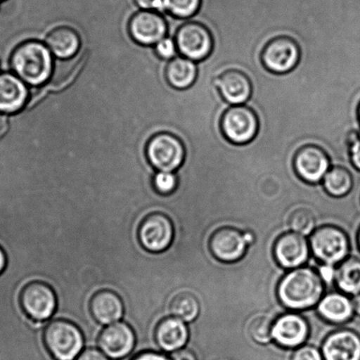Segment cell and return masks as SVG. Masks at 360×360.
<instances>
[{"label": "cell", "instance_id": "obj_34", "mask_svg": "<svg viewBox=\"0 0 360 360\" xmlns=\"http://www.w3.org/2000/svg\"><path fill=\"white\" fill-rule=\"evenodd\" d=\"M349 153L352 166L360 171V131H353L349 136Z\"/></svg>", "mask_w": 360, "mask_h": 360}, {"label": "cell", "instance_id": "obj_40", "mask_svg": "<svg viewBox=\"0 0 360 360\" xmlns=\"http://www.w3.org/2000/svg\"><path fill=\"white\" fill-rule=\"evenodd\" d=\"M352 300L355 314L360 316V292L353 296Z\"/></svg>", "mask_w": 360, "mask_h": 360}, {"label": "cell", "instance_id": "obj_11", "mask_svg": "<svg viewBox=\"0 0 360 360\" xmlns=\"http://www.w3.org/2000/svg\"><path fill=\"white\" fill-rule=\"evenodd\" d=\"M295 172L307 184H321L325 174L332 167V160L326 150L317 145L302 146L293 159Z\"/></svg>", "mask_w": 360, "mask_h": 360}, {"label": "cell", "instance_id": "obj_25", "mask_svg": "<svg viewBox=\"0 0 360 360\" xmlns=\"http://www.w3.org/2000/svg\"><path fill=\"white\" fill-rule=\"evenodd\" d=\"M335 283L345 295L360 292V257L349 256L335 267Z\"/></svg>", "mask_w": 360, "mask_h": 360}, {"label": "cell", "instance_id": "obj_5", "mask_svg": "<svg viewBox=\"0 0 360 360\" xmlns=\"http://www.w3.org/2000/svg\"><path fill=\"white\" fill-rule=\"evenodd\" d=\"M146 152L152 167L165 172L179 170L186 158L184 141L176 134L167 131L153 136L148 143Z\"/></svg>", "mask_w": 360, "mask_h": 360}, {"label": "cell", "instance_id": "obj_33", "mask_svg": "<svg viewBox=\"0 0 360 360\" xmlns=\"http://www.w3.org/2000/svg\"><path fill=\"white\" fill-rule=\"evenodd\" d=\"M291 360H324L321 352L316 346L302 345L293 352Z\"/></svg>", "mask_w": 360, "mask_h": 360}, {"label": "cell", "instance_id": "obj_39", "mask_svg": "<svg viewBox=\"0 0 360 360\" xmlns=\"http://www.w3.org/2000/svg\"><path fill=\"white\" fill-rule=\"evenodd\" d=\"M132 360H171L167 358V356L160 354V353L157 352H143L138 356H136L135 358Z\"/></svg>", "mask_w": 360, "mask_h": 360}, {"label": "cell", "instance_id": "obj_16", "mask_svg": "<svg viewBox=\"0 0 360 360\" xmlns=\"http://www.w3.org/2000/svg\"><path fill=\"white\" fill-rule=\"evenodd\" d=\"M216 86L220 96L230 106L245 105L252 96V83L243 70H225L216 78Z\"/></svg>", "mask_w": 360, "mask_h": 360}, {"label": "cell", "instance_id": "obj_38", "mask_svg": "<svg viewBox=\"0 0 360 360\" xmlns=\"http://www.w3.org/2000/svg\"><path fill=\"white\" fill-rule=\"evenodd\" d=\"M171 360H198L197 354L190 348H183L172 352Z\"/></svg>", "mask_w": 360, "mask_h": 360}, {"label": "cell", "instance_id": "obj_19", "mask_svg": "<svg viewBox=\"0 0 360 360\" xmlns=\"http://www.w3.org/2000/svg\"><path fill=\"white\" fill-rule=\"evenodd\" d=\"M155 340L163 351L174 352L183 349L190 340V328L176 317H167L157 325Z\"/></svg>", "mask_w": 360, "mask_h": 360}, {"label": "cell", "instance_id": "obj_28", "mask_svg": "<svg viewBox=\"0 0 360 360\" xmlns=\"http://www.w3.org/2000/svg\"><path fill=\"white\" fill-rule=\"evenodd\" d=\"M288 226L291 232L310 236L314 231L321 226L316 213L312 210L302 207L295 210L288 218Z\"/></svg>", "mask_w": 360, "mask_h": 360}, {"label": "cell", "instance_id": "obj_14", "mask_svg": "<svg viewBox=\"0 0 360 360\" xmlns=\"http://www.w3.org/2000/svg\"><path fill=\"white\" fill-rule=\"evenodd\" d=\"M250 247L244 232L231 226L215 231L210 242L213 256L223 263L243 259Z\"/></svg>", "mask_w": 360, "mask_h": 360}, {"label": "cell", "instance_id": "obj_21", "mask_svg": "<svg viewBox=\"0 0 360 360\" xmlns=\"http://www.w3.org/2000/svg\"><path fill=\"white\" fill-rule=\"evenodd\" d=\"M90 311L94 319L103 325L117 323L124 314V304L117 293L103 290L91 299Z\"/></svg>", "mask_w": 360, "mask_h": 360}, {"label": "cell", "instance_id": "obj_4", "mask_svg": "<svg viewBox=\"0 0 360 360\" xmlns=\"http://www.w3.org/2000/svg\"><path fill=\"white\" fill-rule=\"evenodd\" d=\"M44 341L56 360H75L84 346L82 331L66 320L51 321L44 331Z\"/></svg>", "mask_w": 360, "mask_h": 360}, {"label": "cell", "instance_id": "obj_42", "mask_svg": "<svg viewBox=\"0 0 360 360\" xmlns=\"http://www.w3.org/2000/svg\"><path fill=\"white\" fill-rule=\"evenodd\" d=\"M358 244H359V250H360V229L359 231V234H358Z\"/></svg>", "mask_w": 360, "mask_h": 360}, {"label": "cell", "instance_id": "obj_7", "mask_svg": "<svg viewBox=\"0 0 360 360\" xmlns=\"http://www.w3.org/2000/svg\"><path fill=\"white\" fill-rule=\"evenodd\" d=\"M178 53L195 63L205 60L213 50V37L204 24L195 20H183L176 30Z\"/></svg>", "mask_w": 360, "mask_h": 360}, {"label": "cell", "instance_id": "obj_23", "mask_svg": "<svg viewBox=\"0 0 360 360\" xmlns=\"http://www.w3.org/2000/svg\"><path fill=\"white\" fill-rule=\"evenodd\" d=\"M198 76V63L181 55L171 59L166 66L165 78L173 89L183 91L190 89L197 82Z\"/></svg>", "mask_w": 360, "mask_h": 360}, {"label": "cell", "instance_id": "obj_36", "mask_svg": "<svg viewBox=\"0 0 360 360\" xmlns=\"http://www.w3.org/2000/svg\"><path fill=\"white\" fill-rule=\"evenodd\" d=\"M318 272L323 278L324 283H330L335 281V267L333 265L323 264H321L319 267L317 268Z\"/></svg>", "mask_w": 360, "mask_h": 360}, {"label": "cell", "instance_id": "obj_6", "mask_svg": "<svg viewBox=\"0 0 360 360\" xmlns=\"http://www.w3.org/2000/svg\"><path fill=\"white\" fill-rule=\"evenodd\" d=\"M220 127L227 141L245 145L256 139L259 131V119L249 105L229 106L220 119Z\"/></svg>", "mask_w": 360, "mask_h": 360}, {"label": "cell", "instance_id": "obj_44", "mask_svg": "<svg viewBox=\"0 0 360 360\" xmlns=\"http://www.w3.org/2000/svg\"><path fill=\"white\" fill-rule=\"evenodd\" d=\"M0 1H5V0H0Z\"/></svg>", "mask_w": 360, "mask_h": 360}, {"label": "cell", "instance_id": "obj_35", "mask_svg": "<svg viewBox=\"0 0 360 360\" xmlns=\"http://www.w3.org/2000/svg\"><path fill=\"white\" fill-rule=\"evenodd\" d=\"M134 2L141 10L164 13L163 0H134Z\"/></svg>", "mask_w": 360, "mask_h": 360}, {"label": "cell", "instance_id": "obj_1", "mask_svg": "<svg viewBox=\"0 0 360 360\" xmlns=\"http://www.w3.org/2000/svg\"><path fill=\"white\" fill-rule=\"evenodd\" d=\"M325 283L317 269L302 266L288 271L278 286V297L289 311H303L318 305L325 292Z\"/></svg>", "mask_w": 360, "mask_h": 360}, {"label": "cell", "instance_id": "obj_32", "mask_svg": "<svg viewBox=\"0 0 360 360\" xmlns=\"http://www.w3.org/2000/svg\"><path fill=\"white\" fill-rule=\"evenodd\" d=\"M155 53L164 60H171L177 57L176 43L173 38L165 37L155 45Z\"/></svg>", "mask_w": 360, "mask_h": 360}, {"label": "cell", "instance_id": "obj_26", "mask_svg": "<svg viewBox=\"0 0 360 360\" xmlns=\"http://www.w3.org/2000/svg\"><path fill=\"white\" fill-rule=\"evenodd\" d=\"M321 184L328 195L333 198H344L352 191L354 178L347 167L333 165L325 174Z\"/></svg>", "mask_w": 360, "mask_h": 360}, {"label": "cell", "instance_id": "obj_20", "mask_svg": "<svg viewBox=\"0 0 360 360\" xmlns=\"http://www.w3.org/2000/svg\"><path fill=\"white\" fill-rule=\"evenodd\" d=\"M29 98L27 84L18 76L0 75V111L15 113L25 106Z\"/></svg>", "mask_w": 360, "mask_h": 360}, {"label": "cell", "instance_id": "obj_9", "mask_svg": "<svg viewBox=\"0 0 360 360\" xmlns=\"http://www.w3.org/2000/svg\"><path fill=\"white\" fill-rule=\"evenodd\" d=\"M174 226L169 217L153 212L142 220L139 229V240L146 250L153 253L169 249L174 239Z\"/></svg>", "mask_w": 360, "mask_h": 360}, {"label": "cell", "instance_id": "obj_15", "mask_svg": "<svg viewBox=\"0 0 360 360\" xmlns=\"http://www.w3.org/2000/svg\"><path fill=\"white\" fill-rule=\"evenodd\" d=\"M309 240L295 232L285 233L274 246V257L281 267L290 271L304 266L310 257Z\"/></svg>", "mask_w": 360, "mask_h": 360}, {"label": "cell", "instance_id": "obj_30", "mask_svg": "<svg viewBox=\"0 0 360 360\" xmlns=\"http://www.w3.org/2000/svg\"><path fill=\"white\" fill-rule=\"evenodd\" d=\"M274 319L266 316L255 318L249 326V334L255 342L261 345H269L274 342L272 328Z\"/></svg>", "mask_w": 360, "mask_h": 360}, {"label": "cell", "instance_id": "obj_2", "mask_svg": "<svg viewBox=\"0 0 360 360\" xmlns=\"http://www.w3.org/2000/svg\"><path fill=\"white\" fill-rule=\"evenodd\" d=\"M12 68L27 85H44L53 72V55L45 43L27 41L13 52Z\"/></svg>", "mask_w": 360, "mask_h": 360}, {"label": "cell", "instance_id": "obj_24", "mask_svg": "<svg viewBox=\"0 0 360 360\" xmlns=\"http://www.w3.org/2000/svg\"><path fill=\"white\" fill-rule=\"evenodd\" d=\"M45 44L56 58L69 59L78 53L82 41L75 30L60 26L55 27L48 34Z\"/></svg>", "mask_w": 360, "mask_h": 360}, {"label": "cell", "instance_id": "obj_3", "mask_svg": "<svg viewBox=\"0 0 360 360\" xmlns=\"http://www.w3.org/2000/svg\"><path fill=\"white\" fill-rule=\"evenodd\" d=\"M309 240L311 252L323 264L335 266L351 254L349 237L338 226H319L311 234Z\"/></svg>", "mask_w": 360, "mask_h": 360}, {"label": "cell", "instance_id": "obj_43", "mask_svg": "<svg viewBox=\"0 0 360 360\" xmlns=\"http://www.w3.org/2000/svg\"><path fill=\"white\" fill-rule=\"evenodd\" d=\"M358 117H359V124H360V103L359 105V108H358Z\"/></svg>", "mask_w": 360, "mask_h": 360}, {"label": "cell", "instance_id": "obj_22", "mask_svg": "<svg viewBox=\"0 0 360 360\" xmlns=\"http://www.w3.org/2000/svg\"><path fill=\"white\" fill-rule=\"evenodd\" d=\"M317 312L333 324H345L354 316L352 300L340 292L324 295L317 305Z\"/></svg>", "mask_w": 360, "mask_h": 360}, {"label": "cell", "instance_id": "obj_17", "mask_svg": "<svg viewBox=\"0 0 360 360\" xmlns=\"http://www.w3.org/2000/svg\"><path fill=\"white\" fill-rule=\"evenodd\" d=\"M324 360H360V335L349 328L330 332L321 345Z\"/></svg>", "mask_w": 360, "mask_h": 360}, {"label": "cell", "instance_id": "obj_12", "mask_svg": "<svg viewBox=\"0 0 360 360\" xmlns=\"http://www.w3.org/2000/svg\"><path fill=\"white\" fill-rule=\"evenodd\" d=\"M128 30L136 43L150 46L166 37L169 27L160 13L141 10L131 16Z\"/></svg>", "mask_w": 360, "mask_h": 360}, {"label": "cell", "instance_id": "obj_31", "mask_svg": "<svg viewBox=\"0 0 360 360\" xmlns=\"http://www.w3.org/2000/svg\"><path fill=\"white\" fill-rule=\"evenodd\" d=\"M153 187L158 193L167 195L176 192L179 185V177L174 172L158 171L153 177Z\"/></svg>", "mask_w": 360, "mask_h": 360}, {"label": "cell", "instance_id": "obj_41", "mask_svg": "<svg viewBox=\"0 0 360 360\" xmlns=\"http://www.w3.org/2000/svg\"><path fill=\"white\" fill-rule=\"evenodd\" d=\"M6 265V257L4 251L0 248V274L3 271H4V269Z\"/></svg>", "mask_w": 360, "mask_h": 360}, {"label": "cell", "instance_id": "obj_13", "mask_svg": "<svg viewBox=\"0 0 360 360\" xmlns=\"http://www.w3.org/2000/svg\"><path fill=\"white\" fill-rule=\"evenodd\" d=\"M309 334V321L302 314L292 311L278 317L272 328L276 344L288 349H297L304 345Z\"/></svg>", "mask_w": 360, "mask_h": 360}, {"label": "cell", "instance_id": "obj_8", "mask_svg": "<svg viewBox=\"0 0 360 360\" xmlns=\"http://www.w3.org/2000/svg\"><path fill=\"white\" fill-rule=\"evenodd\" d=\"M300 59L299 44L288 36L272 38L265 45L261 54L264 68L278 75L292 71L298 65Z\"/></svg>", "mask_w": 360, "mask_h": 360}, {"label": "cell", "instance_id": "obj_29", "mask_svg": "<svg viewBox=\"0 0 360 360\" xmlns=\"http://www.w3.org/2000/svg\"><path fill=\"white\" fill-rule=\"evenodd\" d=\"M200 6L201 0H163L164 13L179 20L191 19L197 15Z\"/></svg>", "mask_w": 360, "mask_h": 360}, {"label": "cell", "instance_id": "obj_18", "mask_svg": "<svg viewBox=\"0 0 360 360\" xmlns=\"http://www.w3.org/2000/svg\"><path fill=\"white\" fill-rule=\"evenodd\" d=\"M134 345V330L125 323L108 325L100 335V348L104 354L110 359L124 358L130 354Z\"/></svg>", "mask_w": 360, "mask_h": 360}, {"label": "cell", "instance_id": "obj_10", "mask_svg": "<svg viewBox=\"0 0 360 360\" xmlns=\"http://www.w3.org/2000/svg\"><path fill=\"white\" fill-rule=\"evenodd\" d=\"M20 305L31 319L37 323L53 316L57 298L53 289L41 281H33L24 286L20 296Z\"/></svg>", "mask_w": 360, "mask_h": 360}, {"label": "cell", "instance_id": "obj_27", "mask_svg": "<svg viewBox=\"0 0 360 360\" xmlns=\"http://www.w3.org/2000/svg\"><path fill=\"white\" fill-rule=\"evenodd\" d=\"M169 311L174 317L185 323H193L200 314L201 307L197 296L188 291L178 292L169 303Z\"/></svg>", "mask_w": 360, "mask_h": 360}, {"label": "cell", "instance_id": "obj_37", "mask_svg": "<svg viewBox=\"0 0 360 360\" xmlns=\"http://www.w3.org/2000/svg\"><path fill=\"white\" fill-rule=\"evenodd\" d=\"M77 360H108L104 353L99 349L89 348L80 353Z\"/></svg>", "mask_w": 360, "mask_h": 360}]
</instances>
